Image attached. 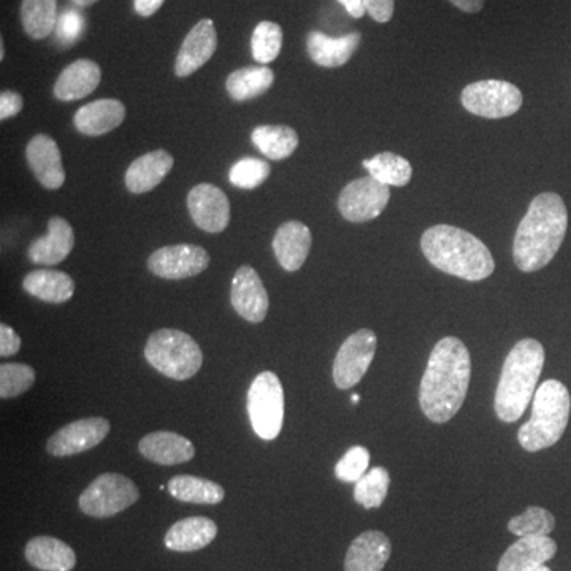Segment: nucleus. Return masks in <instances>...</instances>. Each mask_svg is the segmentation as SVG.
I'll use <instances>...</instances> for the list:
<instances>
[{"label":"nucleus","mask_w":571,"mask_h":571,"mask_svg":"<svg viewBox=\"0 0 571 571\" xmlns=\"http://www.w3.org/2000/svg\"><path fill=\"white\" fill-rule=\"evenodd\" d=\"M391 555V539L383 532L366 531L349 546L345 571H383Z\"/></svg>","instance_id":"18"},{"label":"nucleus","mask_w":571,"mask_h":571,"mask_svg":"<svg viewBox=\"0 0 571 571\" xmlns=\"http://www.w3.org/2000/svg\"><path fill=\"white\" fill-rule=\"evenodd\" d=\"M450 2L465 13L481 12L482 7H485V0H450Z\"/></svg>","instance_id":"47"},{"label":"nucleus","mask_w":571,"mask_h":571,"mask_svg":"<svg viewBox=\"0 0 571 571\" xmlns=\"http://www.w3.org/2000/svg\"><path fill=\"white\" fill-rule=\"evenodd\" d=\"M20 349V335L12 327L7 326V324H0V356L10 358V356H15Z\"/></svg>","instance_id":"43"},{"label":"nucleus","mask_w":571,"mask_h":571,"mask_svg":"<svg viewBox=\"0 0 571 571\" xmlns=\"http://www.w3.org/2000/svg\"><path fill=\"white\" fill-rule=\"evenodd\" d=\"M341 5L347 9V12L356 20L365 15L366 10L364 5V0H338Z\"/></svg>","instance_id":"46"},{"label":"nucleus","mask_w":571,"mask_h":571,"mask_svg":"<svg viewBox=\"0 0 571 571\" xmlns=\"http://www.w3.org/2000/svg\"><path fill=\"white\" fill-rule=\"evenodd\" d=\"M218 47V34L213 21L202 20L190 30L176 56V77L193 75L194 72L206 66Z\"/></svg>","instance_id":"16"},{"label":"nucleus","mask_w":571,"mask_h":571,"mask_svg":"<svg viewBox=\"0 0 571 571\" xmlns=\"http://www.w3.org/2000/svg\"><path fill=\"white\" fill-rule=\"evenodd\" d=\"M571 398L566 384L548 380L538 387L528 422L517 433L521 446L528 453L551 447L562 439L569 426Z\"/></svg>","instance_id":"5"},{"label":"nucleus","mask_w":571,"mask_h":571,"mask_svg":"<svg viewBox=\"0 0 571 571\" xmlns=\"http://www.w3.org/2000/svg\"><path fill=\"white\" fill-rule=\"evenodd\" d=\"M108 432H110V422L105 418L79 419L49 436L47 451L55 457L75 456L104 442Z\"/></svg>","instance_id":"13"},{"label":"nucleus","mask_w":571,"mask_h":571,"mask_svg":"<svg viewBox=\"0 0 571 571\" xmlns=\"http://www.w3.org/2000/svg\"><path fill=\"white\" fill-rule=\"evenodd\" d=\"M126 118V107L116 98H98L83 105L73 116V125L88 137L104 136L121 126Z\"/></svg>","instance_id":"22"},{"label":"nucleus","mask_w":571,"mask_h":571,"mask_svg":"<svg viewBox=\"0 0 571 571\" xmlns=\"http://www.w3.org/2000/svg\"><path fill=\"white\" fill-rule=\"evenodd\" d=\"M23 288L32 298L48 303L69 302L75 292L72 277L59 270L31 271L23 280Z\"/></svg>","instance_id":"29"},{"label":"nucleus","mask_w":571,"mask_h":571,"mask_svg":"<svg viewBox=\"0 0 571 571\" xmlns=\"http://www.w3.org/2000/svg\"><path fill=\"white\" fill-rule=\"evenodd\" d=\"M471 378V358L459 338L446 337L430 352L419 387V405L436 424L453 419L464 405Z\"/></svg>","instance_id":"1"},{"label":"nucleus","mask_w":571,"mask_h":571,"mask_svg":"<svg viewBox=\"0 0 571 571\" xmlns=\"http://www.w3.org/2000/svg\"><path fill=\"white\" fill-rule=\"evenodd\" d=\"M270 172L269 162L263 161V159L245 158L232 165L229 179L240 189H256L269 178Z\"/></svg>","instance_id":"38"},{"label":"nucleus","mask_w":571,"mask_h":571,"mask_svg":"<svg viewBox=\"0 0 571 571\" xmlns=\"http://www.w3.org/2000/svg\"><path fill=\"white\" fill-rule=\"evenodd\" d=\"M140 492L136 482L119 474H104L95 478L80 496V510L91 517H112L132 506Z\"/></svg>","instance_id":"8"},{"label":"nucleus","mask_w":571,"mask_h":571,"mask_svg":"<svg viewBox=\"0 0 571 571\" xmlns=\"http://www.w3.org/2000/svg\"><path fill=\"white\" fill-rule=\"evenodd\" d=\"M389 199V186L383 185L373 176H364L345 186L338 197V210L347 221H372L383 213Z\"/></svg>","instance_id":"11"},{"label":"nucleus","mask_w":571,"mask_h":571,"mask_svg":"<svg viewBox=\"0 0 571 571\" xmlns=\"http://www.w3.org/2000/svg\"><path fill=\"white\" fill-rule=\"evenodd\" d=\"M73 3H75L77 7H91L94 5L97 0H72Z\"/></svg>","instance_id":"48"},{"label":"nucleus","mask_w":571,"mask_h":571,"mask_svg":"<svg viewBox=\"0 0 571 571\" xmlns=\"http://www.w3.org/2000/svg\"><path fill=\"white\" fill-rule=\"evenodd\" d=\"M188 210L197 228L210 234L224 231L231 221V203L217 186L197 185L188 194Z\"/></svg>","instance_id":"14"},{"label":"nucleus","mask_w":571,"mask_h":571,"mask_svg":"<svg viewBox=\"0 0 571 571\" xmlns=\"http://www.w3.org/2000/svg\"><path fill=\"white\" fill-rule=\"evenodd\" d=\"M362 165L369 171L370 176L378 179L386 186H407L412 176V167L407 159L396 153H380L375 158L365 159Z\"/></svg>","instance_id":"34"},{"label":"nucleus","mask_w":571,"mask_h":571,"mask_svg":"<svg viewBox=\"0 0 571 571\" xmlns=\"http://www.w3.org/2000/svg\"><path fill=\"white\" fill-rule=\"evenodd\" d=\"M165 0H133V9L140 16H153Z\"/></svg>","instance_id":"45"},{"label":"nucleus","mask_w":571,"mask_h":571,"mask_svg":"<svg viewBox=\"0 0 571 571\" xmlns=\"http://www.w3.org/2000/svg\"><path fill=\"white\" fill-rule=\"evenodd\" d=\"M27 162L35 178L47 189L62 188L66 182V171H63L61 151L55 139L47 133H38L27 144Z\"/></svg>","instance_id":"17"},{"label":"nucleus","mask_w":571,"mask_h":571,"mask_svg":"<svg viewBox=\"0 0 571 571\" xmlns=\"http://www.w3.org/2000/svg\"><path fill=\"white\" fill-rule=\"evenodd\" d=\"M168 492L179 502L197 505H218L224 500V489L210 479L193 475H178L168 481Z\"/></svg>","instance_id":"30"},{"label":"nucleus","mask_w":571,"mask_h":571,"mask_svg":"<svg viewBox=\"0 0 571 571\" xmlns=\"http://www.w3.org/2000/svg\"><path fill=\"white\" fill-rule=\"evenodd\" d=\"M58 0H23L21 21L24 31L34 40L47 38L58 23Z\"/></svg>","instance_id":"33"},{"label":"nucleus","mask_w":571,"mask_h":571,"mask_svg":"<svg viewBox=\"0 0 571 571\" xmlns=\"http://www.w3.org/2000/svg\"><path fill=\"white\" fill-rule=\"evenodd\" d=\"M545 365V348L534 338L517 341L506 356L496 391L497 416L503 422H516L537 393Z\"/></svg>","instance_id":"4"},{"label":"nucleus","mask_w":571,"mask_h":571,"mask_svg":"<svg viewBox=\"0 0 571 571\" xmlns=\"http://www.w3.org/2000/svg\"><path fill=\"white\" fill-rule=\"evenodd\" d=\"M391 476L384 467L366 471L354 486V500L359 505L372 510L380 508L389 492Z\"/></svg>","instance_id":"35"},{"label":"nucleus","mask_w":571,"mask_h":571,"mask_svg":"<svg viewBox=\"0 0 571 571\" xmlns=\"http://www.w3.org/2000/svg\"><path fill=\"white\" fill-rule=\"evenodd\" d=\"M376 335L373 330L361 329L349 335L338 349L334 362V383L338 389H351L359 383L373 362L376 352Z\"/></svg>","instance_id":"10"},{"label":"nucleus","mask_w":571,"mask_h":571,"mask_svg":"<svg viewBox=\"0 0 571 571\" xmlns=\"http://www.w3.org/2000/svg\"><path fill=\"white\" fill-rule=\"evenodd\" d=\"M217 535L218 525L208 517H186L168 528L164 543L171 551L193 552L206 548Z\"/></svg>","instance_id":"27"},{"label":"nucleus","mask_w":571,"mask_h":571,"mask_svg":"<svg viewBox=\"0 0 571 571\" xmlns=\"http://www.w3.org/2000/svg\"><path fill=\"white\" fill-rule=\"evenodd\" d=\"M535 571H551V569H549V567L543 566V567H539V569L535 570Z\"/></svg>","instance_id":"51"},{"label":"nucleus","mask_w":571,"mask_h":571,"mask_svg":"<svg viewBox=\"0 0 571 571\" xmlns=\"http://www.w3.org/2000/svg\"><path fill=\"white\" fill-rule=\"evenodd\" d=\"M144 358L159 373L176 381L193 378L203 362L202 349L197 341L176 329L151 334L144 347Z\"/></svg>","instance_id":"6"},{"label":"nucleus","mask_w":571,"mask_h":571,"mask_svg":"<svg viewBox=\"0 0 571 571\" xmlns=\"http://www.w3.org/2000/svg\"><path fill=\"white\" fill-rule=\"evenodd\" d=\"M75 245L72 225L63 218L55 217L48 222V234L35 240L30 246V259L40 266L61 264Z\"/></svg>","instance_id":"21"},{"label":"nucleus","mask_w":571,"mask_h":571,"mask_svg":"<svg viewBox=\"0 0 571 571\" xmlns=\"http://www.w3.org/2000/svg\"><path fill=\"white\" fill-rule=\"evenodd\" d=\"M361 40L359 32H352L343 37H329L323 32L313 31L306 38V49L310 58L317 66L334 69V67L345 66L352 58Z\"/></svg>","instance_id":"24"},{"label":"nucleus","mask_w":571,"mask_h":571,"mask_svg":"<svg viewBox=\"0 0 571 571\" xmlns=\"http://www.w3.org/2000/svg\"><path fill=\"white\" fill-rule=\"evenodd\" d=\"M102 80L98 63L91 59H79L62 70L55 84V95L58 101L73 102L88 97L97 90Z\"/></svg>","instance_id":"25"},{"label":"nucleus","mask_w":571,"mask_h":571,"mask_svg":"<svg viewBox=\"0 0 571 571\" xmlns=\"http://www.w3.org/2000/svg\"><path fill=\"white\" fill-rule=\"evenodd\" d=\"M5 58V47H3V42L0 44V59Z\"/></svg>","instance_id":"49"},{"label":"nucleus","mask_w":571,"mask_h":571,"mask_svg":"<svg viewBox=\"0 0 571 571\" xmlns=\"http://www.w3.org/2000/svg\"><path fill=\"white\" fill-rule=\"evenodd\" d=\"M366 13L376 21V23H389L394 16V0H364Z\"/></svg>","instance_id":"42"},{"label":"nucleus","mask_w":571,"mask_h":571,"mask_svg":"<svg viewBox=\"0 0 571 571\" xmlns=\"http://www.w3.org/2000/svg\"><path fill=\"white\" fill-rule=\"evenodd\" d=\"M352 404H359V400H361V397L358 396V394H354V396L351 397Z\"/></svg>","instance_id":"50"},{"label":"nucleus","mask_w":571,"mask_h":571,"mask_svg":"<svg viewBox=\"0 0 571 571\" xmlns=\"http://www.w3.org/2000/svg\"><path fill=\"white\" fill-rule=\"evenodd\" d=\"M210 266V254L197 245L165 246L151 254L148 269L164 280H185Z\"/></svg>","instance_id":"12"},{"label":"nucleus","mask_w":571,"mask_h":571,"mask_svg":"<svg viewBox=\"0 0 571 571\" xmlns=\"http://www.w3.org/2000/svg\"><path fill=\"white\" fill-rule=\"evenodd\" d=\"M283 47V30L280 24L263 21L252 37L253 58L260 63L273 62Z\"/></svg>","instance_id":"37"},{"label":"nucleus","mask_w":571,"mask_h":571,"mask_svg":"<svg viewBox=\"0 0 571 571\" xmlns=\"http://www.w3.org/2000/svg\"><path fill=\"white\" fill-rule=\"evenodd\" d=\"M370 453L364 446H352L335 467V476L343 482H358L369 471Z\"/></svg>","instance_id":"40"},{"label":"nucleus","mask_w":571,"mask_h":571,"mask_svg":"<svg viewBox=\"0 0 571 571\" xmlns=\"http://www.w3.org/2000/svg\"><path fill=\"white\" fill-rule=\"evenodd\" d=\"M56 37L62 45H73L84 32V16L77 10H66L58 16Z\"/></svg>","instance_id":"41"},{"label":"nucleus","mask_w":571,"mask_h":571,"mask_svg":"<svg viewBox=\"0 0 571 571\" xmlns=\"http://www.w3.org/2000/svg\"><path fill=\"white\" fill-rule=\"evenodd\" d=\"M557 543L549 537H523L506 549L497 571H535L551 560Z\"/></svg>","instance_id":"19"},{"label":"nucleus","mask_w":571,"mask_h":571,"mask_svg":"<svg viewBox=\"0 0 571 571\" xmlns=\"http://www.w3.org/2000/svg\"><path fill=\"white\" fill-rule=\"evenodd\" d=\"M273 81L275 73L269 67H243L229 75L225 88L234 101L245 102L267 93Z\"/></svg>","instance_id":"31"},{"label":"nucleus","mask_w":571,"mask_h":571,"mask_svg":"<svg viewBox=\"0 0 571 571\" xmlns=\"http://www.w3.org/2000/svg\"><path fill=\"white\" fill-rule=\"evenodd\" d=\"M139 451L148 461L159 465H178L196 456V447L185 436L167 430L148 433L139 443Z\"/></svg>","instance_id":"23"},{"label":"nucleus","mask_w":571,"mask_h":571,"mask_svg":"<svg viewBox=\"0 0 571 571\" xmlns=\"http://www.w3.org/2000/svg\"><path fill=\"white\" fill-rule=\"evenodd\" d=\"M24 556L32 567L42 571H72L77 566L75 551L55 537L32 538Z\"/></svg>","instance_id":"28"},{"label":"nucleus","mask_w":571,"mask_h":571,"mask_svg":"<svg viewBox=\"0 0 571 571\" xmlns=\"http://www.w3.org/2000/svg\"><path fill=\"white\" fill-rule=\"evenodd\" d=\"M252 140L257 150L271 161H283V159L292 156L299 147L298 132L288 126L256 127L253 130Z\"/></svg>","instance_id":"32"},{"label":"nucleus","mask_w":571,"mask_h":571,"mask_svg":"<svg viewBox=\"0 0 571 571\" xmlns=\"http://www.w3.org/2000/svg\"><path fill=\"white\" fill-rule=\"evenodd\" d=\"M556 527V517L545 508L528 506L521 516L508 523V531L516 537H549Z\"/></svg>","instance_id":"36"},{"label":"nucleus","mask_w":571,"mask_h":571,"mask_svg":"<svg viewBox=\"0 0 571 571\" xmlns=\"http://www.w3.org/2000/svg\"><path fill=\"white\" fill-rule=\"evenodd\" d=\"M248 416L254 432L267 442L277 439L283 429V384L273 372H263L254 378L248 389Z\"/></svg>","instance_id":"7"},{"label":"nucleus","mask_w":571,"mask_h":571,"mask_svg":"<svg viewBox=\"0 0 571 571\" xmlns=\"http://www.w3.org/2000/svg\"><path fill=\"white\" fill-rule=\"evenodd\" d=\"M421 249L435 269L467 281L491 277L496 263L488 246L470 232L439 224L422 234Z\"/></svg>","instance_id":"3"},{"label":"nucleus","mask_w":571,"mask_h":571,"mask_svg":"<svg viewBox=\"0 0 571 571\" xmlns=\"http://www.w3.org/2000/svg\"><path fill=\"white\" fill-rule=\"evenodd\" d=\"M35 381V370L26 364L0 365V397L23 396Z\"/></svg>","instance_id":"39"},{"label":"nucleus","mask_w":571,"mask_h":571,"mask_svg":"<svg viewBox=\"0 0 571 571\" xmlns=\"http://www.w3.org/2000/svg\"><path fill=\"white\" fill-rule=\"evenodd\" d=\"M231 302L235 312L249 323H263L269 312V294L259 273L249 266L240 267L232 280Z\"/></svg>","instance_id":"15"},{"label":"nucleus","mask_w":571,"mask_h":571,"mask_svg":"<svg viewBox=\"0 0 571 571\" xmlns=\"http://www.w3.org/2000/svg\"><path fill=\"white\" fill-rule=\"evenodd\" d=\"M174 167V158L168 151L156 150L143 154L132 162L126 172V186L130 193H150L164 182L165 176Z\"/></svg>","instance_id":"26"},{"label":"nucleus","mask_w":571,"mask_h":571,"mask_svg":"<svg viewBox=\"0 0 571 571\" xmlns=\"http://www.w3.org/2000/svg\"><path fill=\"white\" fill-rule=\"evenodd\" d=\"M462 105L482 118H506L523 107V93L508 81H476L462 91Z\"/></svg>","instance_id":"9"},{"label":"nucleus","mask_w":571,"mask_h":571,"mask_svg":"<svg viewBox=\"0 0 571 571\" xmlns=\"http://www.w3.org/2000/svg\"><path fill=\"white\" fill-rule=\"evenodd\" d=\"M312 243V232L303 222H284L273 237L275 256L284 270L298 271L305 264Z\"/></svg>","instance_id":"20"},{"label":"nucleus","mask_w":571,"mask_h":571,"mask_svg":"<svg viewBox=\"0 0 571 571\" xmlns=\"http://www.w3.org/2000/svg\"><path fill=\"white\" fill-rule=\"evenodd\" d=\"M23 108V97L15 91H2L0 94V119L13 118Z\"/></svg>","instance_id":"44"},{"label":"nucleus","mask_w":571,"mask_h":571,"mask_svg":"<svg viewBox=\"0 0 571 571\" xmlns=\"http://www.w3.org/2000/svg\"><path fill=\"white\" fill-rule=\"evenodd\" d=\"M567 228L569 213L559 194L543 193L535 197L514 235L517 269L527 273L545 269L562 246Z\"/></svg>","instance_id":"2"}]
</instances>
